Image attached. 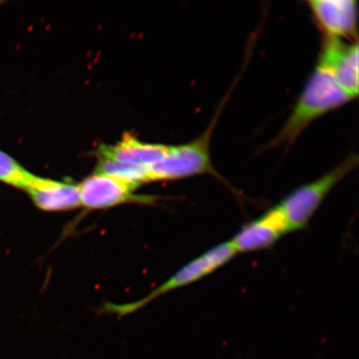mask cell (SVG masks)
Segmentation results:
<instances>
[{
    "label": "cell",
    "mask_w": 359,
    "mask_h": 359,
    "mask_svg": "<svg viewBox=\"0 0 359 359\" xmlns=\"http://www.w3.org/2000/svg\"><path fill=\"white\" fill-rule=\"evenodd\" d=\"M34 177L12 156L0 150V182L26 191Z\"/></svg>",
    "instance_id": "obj_12"
},
{
    "label": "cell",
    "mask_w": 359,
    "mask_h": 359,
    "mask_svg": "<svg viewBox=\"0 0 359 359\" xmlns=\"http://www.w3.org/2000/svg\"><path fill=\"white\" fill-rule=\"evenodd\" d=\"M358 155L350 154L329 172L296 188L276 205L285 219L289 233L302 231L308 226L327 196L358 167Z\"/></svg>",
    "instance_id": "obj_3"
},
{
    "label": "cell",
    "mask_w": 359,
    "mask_h": 359,
    "mask_svg": "<svg viewBox=\"0 0 359 359\" xmlns=\"http://www.w3.org/2000/svg\"><path fill=\"white\" fill-rule=\"evenodd\" d=\"M25 191L43 212H65L81 206L79 187L73 183L35 176Z\"/></svg>",
    "instance_id": "obj_9"
},
{
    "label": "cell",
    "mask_w": 359,
    "mask_h": 359,
    "mask_svg": "<svg viewBox=\"0 0 359 359\" xmlns=\"http://www.w3.org/2000/svg\"><path fill=\"white\" fill-rule=\"evenodd\" d=\"M236 255V251L233 248L230 241L223 242L187 263L163 284L151 291L145 298L126 304H107L105 309L110 313L118 314V316H127L146 306L152 300L161 297V295L204 279L205 277L230 262Z\"/></svg>",
    "instance_id": "obj_4"
},
{
    "label": "cell",
    "mask_w": 359,
    "mask_h": 359,
    "mask_svg": "<svg viewBox=\"0 0 359 359\" xmlns=\"http://www.w3.org/2000/svg\"><path fill=\"white\" fill-rule=\"evenodd\" d=\"M231 93L221 102L208 128L198 137L178 146H169L167 154L148 170L150 182L174 181L199 175H210L228 185L215 168L210 156V139Z\"/></svg>",
    "instance_id": "obj_2"
},
{
    "label": "cell",
    "mask_w": 359,
    "mask_h": 359,
    "mask_svg": "<svg viewBox=\"0 0 359 359\" xmlns=\"http://www.w3.org/2000/svg\"><path fill=\"white\" fill-rule=\"evenodd\" d=\"M351 100L329 67L317 62L288 119L266 149L290 147L314 121Z\"/></svg>",
    "instance_id": "obj_1"
},
{
    "label": "cell",
    "mask_w": 359,
    "mask_h": 359,
    "mask_svg": "<svg viewBox=\"0 0 359 359\" xmlns=\"http://www.w3.org/2000/svg\"><path fill=\"white\" fill-rule=\"evenodd\" d=\"M358 43L324 37L318 62L334 74L341 88L352 100L358 95Z\"/></svg>",
    "instance_id": "obj_7"
},
{
    "label": "cell",
    "mask_w": 359,
    "mask_h": 359,
    "mask_svg": "<svg viewBox=\"0 0 359 359\" xmlns=\"http://www.w3.org/2000/svg\"><path fill=\"white\" fill-rule=\"evenodd\" d=\"M168 148V145L142 142L128 133L114 146H101L97 156L149 170L163 158Z\"/></svg>",
    "instance_id": "obj_10"
},
{
    "label": "cell",
    "mask_w": 359,
    "mask_h": 359,
    "mask_svg": "<svg viewBox=\"0 0 359 359\" xmlns=\"http://www.w3.org/2000/svg\"><path fill=\"white\" fill-rule=\"evenodd\" d=\"M96 172L139 187L142 183L150 182L149 172L147 169L124 163L107 156H98Z\"/></svg>",
    "instance_id": "obj_11"
},
{
    "label": "cell",
    "mask_w": 359,
    "mask_h": 359,
    "mask_svg": "<svg viewBox=\"0 0 359 359\" xmlns=\"http://www.w3.org/2000/svg\"><path fill=\"white\" fill-rule=\"evenodd\" d=\"M313 19L325 37L358 41V4L354 0H311Z\"/></svg>",
    "instance_id": "obj_6"
},
{
    "label": "cell",
    "mask_w": 359,
    "mask_h": 359,
    "mask_svg": "<svg viewBox=\"0 0 359 359\" xmlns=\"http://www.w3.org/2000/svg\"><path fill=\"white\" fill-rule=\"evenodd\" d=\"M81 206L102 210L132 201H149L134 195L139 186L95 172L78 185Z\"/></svg>",
    "instance_id": "obj_5"
},
{
    "label": "cell",
    "mask_w": 359,
    "mask_h": 359,
    "mask_svg": "<svg viewBox=\"0 0 359 359\" xmlns=\"http://www.w3.org/2000/svg\"><path fill=\"white\" fill-rule=\"evenodd\" d=\"M284 217L276 208L247 223L230 241L237 254L271 248L283 236L288 234Z\"/></svg>",
    "instance_id": "obj_8"
}]
</instances>
